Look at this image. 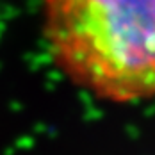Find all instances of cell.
I'll return each instance as SVG.
<instances>
[{
  "instance_id": "6da1fadb",
  "label": "cell",
  "mask_w": 155,
  "mask_h": 155,
  "mask_svg": "<svg viewBox=\"0 0 155 155\" xmlns=\"http://www.w3.org/2000/svg\"><path fill=\"white\" fill-rule=\"evenodd\" d=\"M41 25L77 87L110 104L155 98V0H41Z\"/></svg>"
}]
</instances>
